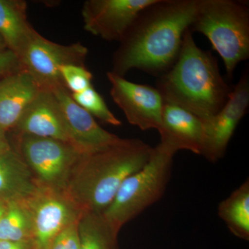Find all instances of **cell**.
I'll return each mask as SVG.
<instances>
[{"instance_id":"cell-1","label":"cell","mask_w":249,"mask_h":249,"mask_svg":"<svg viewBox=\"0 0 249 249\" xmlns=\"http://www.w3.org/2000/svg\"><path fill=\"white\" fill-rule=\"evenodd\" d=\"M196 0H155L139 14L113 56L111 72L139 70L160 77L176 62L194 21Z\"/></svg>"},{"instance_id":"cell-2","label":"cell","mask_w":249,"mask_h":249,"mask_svg":"<svg viewBox=\"0 0 249 249\" xmlns=\"http://www.w3.org/2000/svg\"><path fill=\"white\" fill-rule=\"evenodd\" d=\"M152 147L137 139H120L80 157L62 192L81 213L102 214L124 180L145 165Z\"/></svg>"},{"instance_id":"cell-3","label":"cell","mask_w":249,"mask_h":249,"mask_svg":"<svg viewBox=\"0 0 249 249\" xmlns=\"http://www.w3.org/2000/svg\"><path fill=\"white\" fill-rule=\"evenodd\" d=\"M156 88L163 102L191 111L203 121L224 107L232 89L223 78L217 58L196 45L190 29L176 62L158 77Z\"/></svg>"},{"instance_id":"cell-4","label":"cell","mask_w":249,"mask_h":249,"mask_svg":"<svg viewBox=\"0 0 249 249\" xmlns=\"http://www.w3.org/2000/svg\"><path fill=\"white\" fill-rule=\"evenodd\" d=\"M192 32L209 39L232 78L238 64L249 58V6L247 1L196 0Z\"/></svg>"},{"instance_id":"cell-5","label":"cell","mask_w":249,"mask_h":249,"mask_svg":"<svg viewBox=\"0 0 249 249\" xmlns=\"http://www.w3.org/2000/svg\"><path fill=\"white\" fill-rule=\"evenodd\" d=\"M175 152L159 143L150 159L121 184L114 199L102 214L114 230L138 217L163 197L171 178Z\"/></svg>"},{"instance_id":"cell-6","label":"cell","mask_w":249,"mask_h":249,"mask_svg":"<svg viewBox=\"0 0 249 249\" xmlns=\"http://www.w3.org/2000/svg\"><path fill=\"white\" fill-rule=\"evenodd\" d=\"M19 137V153L37 183L62 193L75 165L84 155L70 142L29 135Z\"/></svg>"},{"instance_id":"cell-7","label":"cell","mask_w":249,"mask_h":249,"mask_svg":"<svg viewBox=\"0 0 249 249\" xmlns=\"http://www.w3.org/2000/svg\"><path fill=\"white\" fill-rule=\"evenodd\" d=\"M88 53L87 47L80 42L60 45L37 33L18 58L21 67L30 73L41 89L52 91L65 87L60 73L61 67L69 65L85 66Z\"/></svg>"},{"instance_id":"cell-8","label":"cell","mask_w":249,"mask_h":249,"mask_svg":"<svg viewBox=\"0 0 249 249\" xmlns=\"http://www.w3.org/2000/svg\"><path fill=\"white\" fill-rule=\"evenodd\" d=\"M107 77L111 98L129 124L142 131L158 130L164 103L159 90L150 85L132 83L111 71L107 72Z\"/></svg>"},{"instance_id":"cell-9","label":"cell","mask_w":249,"mask_h":249,"mask_svg":"<svg viewBox=\"0 0 249 249\" xmlns=\"http://www.w3.org/2000/svg\"><path fill=\"white\" fill-rule=\"evenodd\" d=\"M155 0H88L82 9L85 30L103 40L124 38L139 14Z\"/></svg>"},{"instance_id":"cell-10","label":"cell","mask_w":249,"mask_h":249,"mask_svg":"<svg viewBox=\"0 0 249 249\" xmlns=\"http://www.w3.org/2000/svg\"><path fill=\"white\" fill-rule=\"evenodd\" d=\"M249 106V76L247 71L232 88L224 107L215 115L204 121V144L201 156L213 163L224 157Z\"/></svg>"},{"instance_id":"cell-11","label":"cell","mask_w":249,"mask_h":249,"mask_svg":"<svg viewBox=\"0 0 249 249\" xmlns=\"http://www.w3.org/2000/svg\"><path fill=\"white\" fill-rule=\"evenodd\" d=\"M33 222V240L37 249H49L57 235L82 213L61 192L41 187L26 201Z\"/></svg>"},{"instance_id":"cell-12","label":"cell","mask_w":249,"mask_h":249,"mask_svg":"<svg viewBox=\"0 0 249 249\" xmlns=\"http://www.w3.org/2000/svg\"><path fill=\"white\" fill-rule=\"evenodd\" d=\"M60 106L69 142L83 154L91 153L120 139L101 127L94 118L75 102L65 87L52 90Z\"/></svg>"},{"instance_id":"cell-13","label":"cell","mask_w":249,"mask_h":249,"mask_svg":"<svg viewBox=\"0 0 249 249\" xmlns=\"http://www.w3.org/2000/svg\"><path fill=\"white\" fill-rule=\"evenodd\" d=\"M158 131L160 136V143L175 153L179 150H188L196 155L202 154L204 121L191 111L164 102Z\"/></svg>"},{"instance_id":"cell-14","label":"cell","mask_w":249,"mask_h":249,"mask_svg":"<svg viewBox=\"0 0 249 249\" xmlns=\"http://www.w3.org/2000/svg\"><path fill=\"white\" fill-rule=\"evenodd\" d=\"M14 129L19 135L69 142L61 109L53 93L49 90H41L24 111Z\"/></svg>"},{"instance_id":"cell-15","label":"cell","mask_w":249,"mask_h":249,"mask_svg":"<svg viewBox=\"0 0 249 249\" xmlns=\"http://www.w3.org/2000/svg\"><path fill=\"white\" fill-rule=\"evenodd\" d=\"M41 90L35 79L22 67L0 80V127L6 132L16 128Z\"/></svg>"},{"instance_id":"cell-16","label":"cell","mask_w":249,"mask_h":249,"mask_svg":"<svg viewBox=\"0 0 249 249\" xmlns=\"http://www.w3.org/2000/svg\"><path fill=\"white\" fill-rule=\"evenodd\" d=\"M41 187L19 152L0 153V199L27 201Z\"/></svg>"},{"instance_id":"cell-17","label":"cell","mask_w":249,"mask_h":249,"mask_svg":"<svg viewBox=\"0 0 249 249\" xmlns=\"http://www.w3.org/2000/svg\"><path fill=\"white\" fill-rule=\"evenodd\" d=\"M37 34L28 21L27 4L19 0H0V36L17 55Z\"/></svg>"},{"instance_id":"cell-18","label":"cell","mask_w":249,"mask_h":249,"mask_svg":"<svg viewBox=\"0 0 249 249\" xmlns=\"http://www.w3.org/2000/svg\"><path fill=\"white\" fill-rule=\"evenodd\" d=\"M217 214L235 237L249 240V179L219 203Z\"/></svg>"},{"instance_id":"cell-19","label":"cell","mask_w":249,"mask_h":249,"mask_svg":"<svg viewBox=\"0 0 249 249\" xmlns=\"http://www.w3.org/2000/svg\"><path fill=\"white\" fill-rule=\"evenodd\" d=\"M80 249H119L118 235L102 214L82 213L78 221Z\"/></svg>"},{"instance_id":"cell-20","label":"cell","mask_w":249,"mask_h":249,"mask_svg":"<svg viewBox=\"0 0 249 249\" xmlns=\"http://www.w3.org/2000/svg\"><path fill=\"white\" fill-rule=\"evenodd\" d=\"M33 240V222L26 201H8L0 219V240Z\"/></svg>"},{"instance_id":"cell-21","label":"cell","mask_w":249,"mask_h":249,"mask_svg":"<svg viewBox=\"0 0 249 249\" xmlns=\"http://www.w3.org/2000/svg\"><path fill=\"white\" fill-rule=\"evenodd\" d=\"M71 96L77 104L91 116L111 125H121V121L111 112L102 96L93 86L79 93H71Z\"/></svg>"},{"instance_id":"cell-22","label":"cell","mask_w":249,"mask_h":249,"mask_svg":"<svg viewBox=\"0 0 249 249\" xmlns=\"http://www.w3.org/2000/svg\"><path fill=\"white\" fill-rule=\"evenodd\" d=\"M64 84L72 93H79L93 86L92 73L85 67L79 65H65L60 69Z\"/></svg>"},{"instance_id":"cell-23","label":"cell","mask_w":249,"mask_h":249,"mask_svg":"<svg viewBox=\"0 0 249 249\" xmlns=\"http://www.w3.org/2000/svg\"><path fill=\"white\" fill-rule=\"evenodd\" d=\"M78 221L79 218L59 232L49 249H80Z\"/></svg>"},{"instance_id":"cell-24","label":"cell","mask_w":249,"mask_h":249,"mask_svg":"<svg viewBox=\"0 0 249 249\" xmlns=\"http://www.w3.org/2000/svg\"><path fill=\"white\" fill-rule=\"evenodd\" d=\"M20 68L17 54L9 49L0 53V80Z\"/></svg>"},{"instance_id":"cell-25","label":"cell","mask_w":249,"mask_h":249,"mask_svg":"<svg viewBox=\"0 0 249 249\" xmlns=\"http://www.w3.org/2000/svg\"><path fill=\"white\" fill-rule=\"evenodd\" d=\"M0 249H37L33 240H0Z\"/></svg>"},{"instance_id":"cell-26","label":"cell","mask_w":249,"mask_h":249,"mask_svg":"<svg viewBox=\"0 0 249 249\" xmlns=\"http://www.w3.org/2000/svg\"><path fill=\"white\" fill-rule=\"evenodd\" d=\"M6 131L0 127V153L9 151L12 149L6 137Z\"/></svg>"},{"instance_id":"cell-27","label":"cell","mask_w":249,"mask_h":249,"mask_svg":"<svg viewBox=\"0 0 249 249\" xmlns=\"http://www.w3.org/2000/svg\"><path fill=\"white\" fill-rule=\"evenodd\" d=\"M8 201L4 200V199H0V219L4 214L5 210L7 206Z\"/></svg>"},{"instance_id":"cell-28","label":"cell","mask_w":249,"mask_h":249,"mask_svg":"<svg viewBox=\"0 0 249 249\" xmlns=\"http://www.w3.org/2000/svg\"><path fill=\"white\" fill-rule=\"evenodd\" d=\"M7 47H6L4 40H3L2 37L0 36V53L5 52V51L7 50Z\"/></svg>"}]
</instances>
